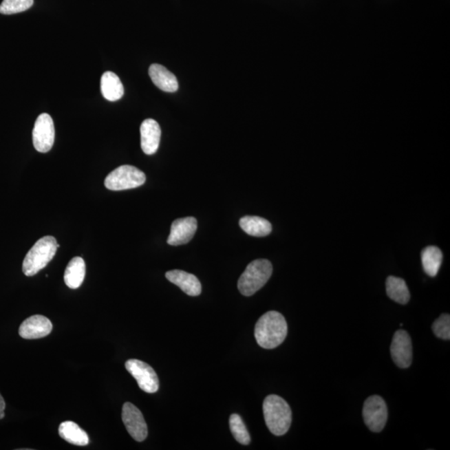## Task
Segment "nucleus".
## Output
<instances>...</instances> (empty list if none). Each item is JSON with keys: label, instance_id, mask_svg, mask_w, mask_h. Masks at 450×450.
Instances as JSON below:
<instances>
[{"label": "nucleus", "instance_id": "nucleus-1", "mask_svg": "<svg viewBox=\"0 0 450 450\" xmlns=\"http://www.w3.org/2000/svg\"><path fill=\"white\" fill-rule=\"evenodd\" d=\"M288 325L286 319L277 311H268L256 323L255 337L264 349L277 348L286 339Z\"/></svg>", "mask_w": 450, "mask_h": 450}, {"label": "nucleus", "instance_id": "nucleus-2", "mask_svg": "<svg viewBox=\"0 0 450 450\" xmlns=\"http://www.w3.org/2000/svg\"><path fill=\"white\" fill-rule=\"evenodd\" d=\"M264 420L270 431L276 436H282L290 428L292 411L289 404L283 398L270 394L263 404Z\"/></svg>", "mask_w": 450, "mask_h": 450}, {"label": "nucleus", "instance_id": "nucleus-3", "mask_svg": "<svg viewBox=\"0 0 450 450\" xmlns=\"http://www.w3.org/2000/svg\"><path fill=\"white\" fill-rule=\"evenodd\" d=\"M57 248V242L54 237L45 236L39 239L23 259V274L29 277L38 274L53 259Z\"/></svg>", "mask_w": 450, "mask_h": 450}, {"label": "nucleus", "instance_id": "nucleus-4", "mask_svg": "<svg viewBox=\"0 0 450 450\" xmlns=\"http://www.w3.org/2000/svg\"><path fill=\"white\" fill-rule=\"evenodd\" d=\"M273 273V266L268 259H256L244 270L238 281V289L244 296L255 294L266 286Z\"/></svg>", "mask_w": 450, "mask_h": 450}, {"label": "nucleus", "instance_id": "nucleus-5", "mask_svg": "<svg viewBox=\"0 0 450 450\" xmlns=\"http://www.w3.org/2000/svg\"><path fill=\"white\" fill-rule=\"evenodd\" d=\"M145 181L144 173L139 169L132 165H122L106 177L105 185L109 191H120L140 187Z\"/></svg>", "mask_w": 450, "mask_h": 450}, {"label": "nucleus", "instance_id": "nucleus-6", "mask_svg": "<svg viewBox=\"0 0 450 450\" xmlns=\"http://www.w3.org/2000/svg\"><path fill=\"white\" fill-rule=\"evenodd\" d=\"M365 423L371 431L380 433L388 420V408L383 398L373 396L367 398L363 408Z\"/></svg>", "mask_w": 450, "mask_h": 450}, {"label": "nucleus", "instance_id": "nucleus-7", "mask_svg": "<svg viewBox=\"0 0 450 450\" xmlns=\"http://www.w3.org/2000/svg\"><path fill=\"white\" fill-rule=\"evenodd\" d=\"M125 368L136 378L143 392L153 394L159 390V378L151 366L139 359H129L125 363Z\"/></svg>", "mask_w": 450, "mask_h": 450}, {"label": "nucleus", "instance_id": "nucleus-8", "mask_svg": "<svg viewBox=\"0 0 450 450\" xmlns=\"http://www.w3.org/2000/svg\"><path fill=\"white\" fill-rule=\"evenodd\" d=\"M55 130L52 118L48 114H42L35 121L33 129V144L39 153H47L54 143Z\"/></svg>", "mask_w": 450, "mask_h": 450}, {"label": "nucleus", "instance_id": "nucleus-9", "mask_svg": "<svg viewBox=\"0 0 450 450\" xmlns=\"http://www.w3.org/2000/svg\"><path fill=\"white\" fill-rule=\"evenodd\" d=\"M122 420L134 440L142 442L148 436V427L143 414L136 405L127 402L122 409Z\"/></svg>", "mask_w": 450, "mask_h": 450}, {"label": "nucleus", "instance_id": "nucleus-10", "mask_svg": "<svg viewBox=\"0 0 450 450\" xmlns=\"http://www.w3.org/2000/svg\"><path fill=\"white\" fill-rule=\"evenodd\" d=\"M390 352L394 363L401 369L409 368L413 361L411 338L406 331L400 330L394 334Z\"/></svg>", "mask_w": 450, "mask_h": 450}, {"label": "nucleus", "instance_id": "nucleus-11", "mask_svg": "<svg viewBox=\"0 0 450 450\" xmlns=\"http://www.w3.org/2000/svg\"><path fill=\"white\" fill-rule=\"evenodd\" d=\"M197 228H198V223L193 217L173 221L167 243L173 246H182L189 243L195 236Z\"/></svg>", "mask_w": 450, "mask_h": 450}, {"label": "nucleus", "instance_id": "nucleus-12", "mask_svg": "<svg viewBox=\"0 0 450 450\" xmlns=\"http://www.w3.org/2000/svg\"><path fill=\"white\" fill-rule=\"evenodd\" d=\"M53 330L52 323L43 315H34L25 319L19 327V334L23 339H36L47 336Z\"/></svg>", "mask_w": 450, "mask_h": 450}, {"label": "nucleus", "instance_id": "nucleus-13", "mask_svg": "<svg viewBox=\"0 0 450 450\" xmlns=\"http://www.w3.org/2000/svg\"><path fill=\"white\" fill-rule=\"evenodd\" d=\"M141 148L146 155L151 156L159 149L161 129L158 122L152 118L145 120L140 126Z\"/></svg>", "mask_w": 450, "mask_h": 450}, {"label": "nucleus", "instance_id": "nucleus-14", "mask_svg": "<svg viewBox=\"0 0 450 450\" xmlns=\"http://www.w3.org/2000/svg\"><path fill=\"white\" fill-rule=\"evenodd\" d=\"M165 277L181 290L185 294L193 296H199L202 291V286L198 278L195 275L187 273V272L175 270L167 272Z\"/></svg>", "mask_w": 450, "mask_h": 450}, {"label": "nucleus", "instance_id": "nucleus-15", "mask_svg": "<svg viewBox=\"0 0 450 450\" xmlns=\"http://www.w3.org/2000/svg\"><path fill=\"white\" fill-rule=\"evenodd\" d=\"M149 74L153 84L164 92L173 93L179 89V83L175 75L163 65L159 64L150 65Z\"/></svg>", "mask_w": 450, "mask_h": 450}, {"label": "nucleus", "instance_id": "nucleus-16", "mask_svg": "<svg viewBox=\"0 0 450 450\" xmlns=\"http://www.w3.org/2000/svg\"><path fill=\"white\" fill-rule=\"evenodd\" d=\"M100 86L103 96L109 101H117L124 96L125 89L120 78L110 71L102 75Z\"/></svg>", "mask_w": 450, "mask_h": 450}, {"label": "nucleus", "instance_id": "nucleus-17", "mask_svg": "<svg viewBox=\"0 0 450 450\" xmlns=\"http://www.w3.org/2000/svg\"><path fill=\"white\" fill-rule=\"evenodd\" d=\"M85 262L81 257H74L70 260L65 272V282L66 286L72 290H76L81 286L85 277Z\"/></svg>", "mask_w": 450, "mask_h": 450}, {"label": "nucleus", "instance_id": "nucleus-18", "mask_svg": "<svg viewBox=\"0 0 450 450\" xmlns=\"http://www.w3.org/2000/svg\"><path fill=\"white\" fill-rule=\"evenodd\" d=\"M58 433L63 440L69 444L85 446L89 443L88 434L72 421L63 422L59 425Z\"/></svg>", "mask_w": 450, "mask_h": 450}, {"label": "nucleus", "instance_id": "nucleus-19", "mask_svg": "<svg viewBox=\"0 0 450 450\" xmlns=\"http://www.w3.org/2000/svg\"><path fill=\"white\" fill-rule=\"evenodd\" d=\"M242 230L248 235L255 237H264L272 232L270 221L258 216H246L239 220Z\"/></svg>", "mask_w": 450, "mask_h": 450}, {"label": "nucleus", "instance_id": "nucleus-20", "mask_svg": "<svg viewBox=\"0 0 450 450\" xmlns=\"http://www.w3.org/2000/svg\"><path fill=\"white\" fill-rule=\"evenodd\" d=\"M386 293L390 299L400 305H406L410 299L407 284L401 278L389 276L386 279Z\"/></svg>", "mask_w": 450, "mask_h": 450}, {"label": "nucleus", "instance_id": "nucleus-21", "mask_svg": "<svg viewBox=\"0 0 450 450\" xmlns=\"http://www.w3.org/2000/svg\"><path fill=\"white\" fill-rule=\"evenodd\" d=\"M421 259L425 273L430 277H434L440 270L443 254L439 248L428 246L422 251Z\"/></svg>", "mask_w": 450, "mask_h": 450}, {"label": "nucleus", "instance_id": "nucleus-22", "mask_svg": "<svg viewBox=\"0 0 450 450\" xmlns=\"http://www.w3.org/2000/svg\"><path fill=\"white\" fill-rule=\"evenodd\" d=\"M230 428L233 436L237 442L244 445L250 443L251 439L246 425L244 424L242 417L239 414H231L230 418Z\"/></svg>", "mask_w": 450, "mask_h": 450}, {"label": "nucleus", "instance_id": "nucleus-23", "mask_svg": "<svg viewBox=\"0 0 450 450\" xmlns=\"http://www.w3.org/2000/svg\"><path fill=\"white\" fill-rule=\"evenodd\" d=\"M34 5V0H3L0 5V14H14L25 12Z\"/></svg>", "mask_w": 450, "mask_h": 450}, {"label": "nucleus", "instance_id": "nucleus-24", "mask_svg": "<svg viewBox=\"0 0 450 450\" xmlns=\"http://www.w3.org/2000/svg\"><path fill=\"white\" fill-rule=\"evenodd\" d=\"M433 334L438 338L449 341L450 339V317L448 314L440 315L439 318L433 322L432 325Z\"/></svg>", "mask_w": 450, "mask_h": 450}, {"label": "nucleus", "instance_id": "nucleus-25", "mask_svg": "<svg viewBox=\"0 0 450 450\" xmlns=\"http://www.w3.org/2000/svg\"><path fill=\"white\" fill-rule=\"evenodd\" d=\"M6 402L0 394V420L5 418Z\"/></svg>", "mask_w": 450, "mask_h": 450}]
</instances>
